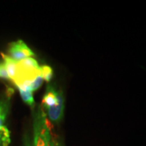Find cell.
<instances>
[{
  "instance_id": "6da1fadb",
  "label": "cell",
  "mask_w": 146,
  "mask_h": 146,
  "mask_svg": "<svg viewBox=\"0 0 146 146\" xmlns=\"http://www.w3.org/2000/svg\"><path fill=\"white\" fill-rule=\"evenodd\" d=\"M33 146H56L51 131L50 123L41 106L33 115Z\"/></svg>"
},
{
  "instance_id": "5b68a950",
  "label": "cell",
  "mask_w": 146,
  "mask_h": 146,
  "mask_svg": "<svg viewBox=\"0 0 146 146\" xmlns=\"http://www.w3.org/2000/svg\"><path fill=\"white\" fill-rule=\"evenodd\" d=\"M20 94L23 99V102L27 105L31 107H34L35 100L33 98V92L31 90H22V89H18Z\"/></svg>"
},
{
  "instance_id": "277c9868",
  "label": "cell",
  "mask_w": 146,
  "mask_h": 146,
  "mask_svg": "<svg viewBox=\"0 0 146 146\" xmlns=\"http://www.w3.org/2000/svg\"><path fill=\"white\" fill-rule=\"evenodd\" d=\"M10 106V96L6 94L5 98L0 99V132L5 127L4 123L8 116Z\"/></svg>"
},
{
  "instance_id": "ba28073f",
  "label": "cell",
  "mask_w": 146,
  "mask_h": 146,
  "mask_svg": "<svg viewBox=\"0 0 146 146\" xmlns=\"http://www.w3.org/2000/svg\"><path fill=\"white\" fill-rule=\"evenodd\" d=\"M0 78L5 80H10L3 62H0Z\"/></svg>"
},
{
  "instance_id": "8992f818",
  "label": "cell",
  "mask_w": 146,
  "mask_h": 146,
  "mask_svg": "<svg viewBox=\"0 0 146 146\" xmlns=\"http://www.w3.org/2000/svg\"><path fill=\"white\" fill-rule=\"evenodd\" d=\"M40 71H41V75L43 80L49 83L52 80L53 74H54L52 68L47 65H43L40 66Z\"/></svg>"
},
{
  "instance_id": "52a82bcc",
  "label": "cell",
  "mask_w": 146,
  "mask_h": 146,
  "mask_svg": "<svg viewBox=\"0 0 146 146\" xmlns=\"http://www.w3.org/2000/svg\"><path fill=\"white\" fill-rule=\"evenodd\" d=\"M43 78L41 76V74L35 78L33 82L31 84V90L33 92H34V91L37 90V89L41 86L42 83H43Z\"/></svg>"
},
{
  "instance_id": "30bf717a",
  "label": "cell",
  "mask_w": 146,
  "mask_h": 146,
  "mask_svg": "<svg viewBox=\"0 0 146 146\" xmlns=\"http://www.w3.org/2000/svg\"><path fill=\"white\" fill-rule=\"evenodd\" d=\"M0 146H3V144H2V142H1V140H0Z\"/></svg>"
},
{
  "instance_id": "9c48e42d",
  "label": "cell",
  "mask_w": 146,
  "mask_h": 146,
  "mask_svg": "<svg viewBox=\"0 0 146 146\" xmlns=\"http://www.w3.org/2000/svg\"><path fill=\"white\" fill-rule=\"evenodd\" d=\"M23 146H33L32 141L28 134H26L23 138Z\"/></svg>"
},
{
  "instance_id": "7a4b0ae2",
  "label": "cell",
  "mask_w": 146,
  "mask_h": 146,
  "mask_svg": "<svg viewBox=\"0 0 146 146\" xmlns=\"http://www.w3.org/2000/svg\"><path fill=\"white\" fill-rule=\"evenodd\" d=\"M8 52L10 57L18 62L35 56L34 52L23 40H18L10 43L8 45Z\"/></svg>"
},
{
  "instance_id": "3957f363",
  "label": "cell",
  "mask_w": 146,
  "mask_h": 146,
  "mask_svg": "<svg viewBox=\"0 0 146 146\" xmlns=\"http://www.w3.org/2000/svg\"><path fill=\"white\" fill-rule=\"evenodd\" d=\"M1 55L10 81H13L16 75V72H17L18 61H16L15 60L10 57L8 55L3 54V53H1Z\"/></svg>"
}]
</instances>
